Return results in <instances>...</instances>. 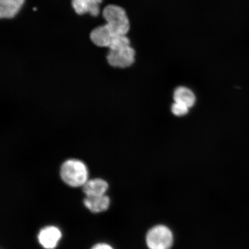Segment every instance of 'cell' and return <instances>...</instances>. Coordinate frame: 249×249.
Listing matches in <instances>:
<instances>
[{"mask_svg":"<svg viewBox=\"0 0 249 249\" xmlns=\"http://www.w3.org/2000/svg\"><path fill=\"white\" fill-rule=\"evenodd\" d=\"M102 15L107 21L105 26L113 36H125L129 32V18L123 8L116 5H108L104 8Z\"/></svg>","mask_w":249,"mask_h":249,"instance_id":"6da1fadb","label":"cell"},{"mask_svg":"<svg viewBox=\"0 0 249 249\" xmlns=\"http://www.w3.org/2000/svg\"><path fill=\"white\" fill-rule=\"evenodd\" d=\"M62 180L71 187L82 186L88 180L89 171L83 161L69 160L62 164L60 171Z\"/></svg>","mask_w":249,"mask_h":249,"instance_id":"7a4b0ae2","label":"cell"},{"mask_svg":"<svg viewBox=\"0 0 249 249\" xmlns=\"http://www.w3.org/2000/svg\"><path fill=\"white\" fill-rule=\"evenodd\" d=\"M145 241L149 249H170L174 242L173 233L166 226H155L149 230Z\"/></svg>","mask_w":249,"mask_h":249,"instance_id":"3957f363","label":"cell"},{"mask_svg":"<svg viewBox=\"0 0 249 249\" xmlns=\"http://www.w3.org/2000/svg\"><path fill=\"white\" fill-rule=\"evenodd\" d=\"M135 57V50L129 45L116 49H109L107 59L108 64L112 67L126 68L133 65Z\"/></svg>","mask_w":249,"mask_h":249,"instance_id":"277c9868","label":"cell"},{"mask_svg":"<svg viewBox=\"0 0 249 249\" xmlns=\"http://www.w3.org/2000/svg\"><path fill=\"white\" fill-rule=\"evenodd\" d=\"M61 237L60 230L54 226H48L40 230L38 236L40 244L46 249H53Z\"/></svg>","mask_w":249,"mask_h":249,"instance_id":"5b68a950","label":"cell"},{"mask_svg":"<svg viewBox=\"0 0 249 249\" xmlns=\"http://www.w3.org/2000/svg\"><path fill=\"white\" fill-rule=\"evenodd\" d=\"M102 0H72L71 4L77 14L89 13L92 17H97L100 12L99 4Z\"/></svg>","mask_w":249,"mask_h":249,"instance_id":"8992f818","label":"cell"},{"mask_svg":"<svg viewBox=\"0 0 249 249\" xmlns=\"http://www.w3.org/2000/svg\"><path fill=\"white\" fill-rule=\"evenodd\" d=\"M89 37L96 46L102 48H108L113 40L116 38L111 35L105 25L93 29L90 34Z\"/></svg>","mask_w":249,"mask_h":249,"instance_id":"52a82bcc","label":"cell"},{"mask_svg":"<svg viewBox=\"0 0 249 249\" xmlns=\"http://www.w3.org/2000/svg\"><path fill=\"white\" fill-rule=\"evenodd\" d=\"M83 186L87 197H95L105 195L108 185L105 180L95 178L87 180Z\"/></svg>","mask_w":249,"mask_h":249,"instance_id":"ba28073f","label":"cell"},{"mask_svg":"<svg viewBox=\"0 0 249 249\" xmlns=\"http://www.w3.org/2000/svg\"><path fill=\"white\" fill-rule=\"evenodd\" d=\"M25 0H0V18H13L18 14Z\"/></svg>","mask_w":249,"mask_h":249,"instance_id":"9c48e42d","label":"cell"},{"mask_svg":"<svg viewBox=\"0 0 249 249\" xmlns=\"http://www.w3.org/2000/svg\"><path fill=\"white\" fill-rule=\"evenodd\" d=\"M84 204L92 213H102L108 209L110 205V198L106 195L95 197H86L84 200Z\"/></svg>","mask_w":249,"mask_h":249,"instance_id":"30bf717a","label":"cell"},{"mask_svg":"<svg viewBox=\"0 0 249 249\" xmlns=\"http://www.w3.org/2000/svg\"><path fill=\"white\" fill-rule=\"evenodd\" d=\"M174 101L191 107L196 102V96L194 92L187 87H178L174 93Z\"/></svg>","mask_w":249,"mask_h":249,"instance_id":"8fae6325","label":"cell"},{"mask_svg":"<svg viewBox=\"0 0 249 249\" xmlns=\"http://www.w3.org/2000/svg\"><path fill=\"white\" fill-rule=\"evenodd\" d=\"M189 107L179 102H174L171 107V111L176 116H183L188 113Z\"/></svg>","mask_w":249,"mask_h":249,"instance_id":"7c38bea8","label":"cell"},{"mask_svg":"<svg viewBox=\"0 0 249 249\" xmlns=\"http://www.w3.org/2000/svg\"><path fill=\"white\" fill-rule=\"evenodd\" d=\"M91 249H113L110 245L106 244H96Z\"/></svg>","mask_w":249,"mask_h":249,"instance_id":"4fadbf2b","label":"cell"}]
</instances>
